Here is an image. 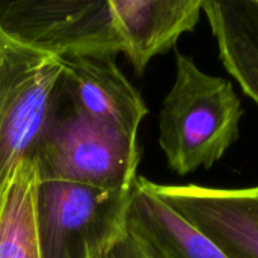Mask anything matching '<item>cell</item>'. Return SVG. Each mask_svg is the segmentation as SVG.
<instances>
[{
	"mask_svg": "<svg viewBox=\"0 0 258 258\" xmlns=\"http://www.w3.org/2000/svg\"><path fill=\"white\" fill-rule=\"evenodd\" d=\"M127 225L160 258H230L209 236L159 198L144 177H138L133 184Z\"/></svg>",
	"mask_w": 258,
	"mask_h": 258,
	"instance_id": "9c48e42d",
	"label": "cell"
},
{
	"mask_svg": "<svg viewBox=\"0 0 258 258\" xmlns=\"http://www.w3.org/2000/svg\"><path fill=\"white\" fill-rule=\"evenodd\" d=\"M245 110L230 80L204 73L177 51L175 80L159 115V144L172 172L210 169L239 139Z\"/></svg>",
	"mask_w": 258,
	"mask_h": 258,
	"instance_id": "6da1fadb",
	"label": "cell"
},
{
	"mask_svg": "<svg viewBox=\"0 0 258 258\" xmlns=\"http://www.w3.org/2000/svg\"><path fill=\"white\" fill-rule=\"evenodd\" d=\"M60 76V57L8 38L0 59V197L17 165L32 157L53 110Z\"/></svg>",
	"mask_w": 258,
	"mask_h": 258,
	"instance_id": "5b68a950",
	"label": "cell"
},
{
	"mask_svg": "<svg viewBox=\"0 0 258 258\" xmlns=\"http://www.w3.org/2000/svg\"><path fill=\"white\" fill-rule=\"evenodd\" d=\"M124 54L138 76L153 57L172 50L181 35L192 32L204 0H109Z\"/></svg>",
	"mask_w": 258,
	"mask_h": 258,
	"instance_id": "ba28073f",
	"label": "cell"
},
{
	"mask_svg": "<svg viewBox=\"0 0 258 258\" xmlns=\"http://www.w3.org/2000/svg\"><path fill=\"white\" fill-rule=\"evenodd\" d=\"M0 32L56 57L124 51L109 0H0Z\"/></svg>",
	"mask_w": 258,
	"mask_h": 258,
	"instance_id": "277c9868",
	"label": "cell"
},
{
	"mask_svg": "<svg viewBox=\"0 0 258 258\" xmlns=\"http://www.w3.org/2000/svg\"><path fill=\"white\" fill-rule=\"evenodd\" d=\"M224 68L258 106V0H204Z\"/></svg>",
	"mask_w": 258,
	"mask_h": 258,
	"instance_id": "30bf717a",
	"label": "cell"
},
{
	"mask_svg": "<svg viewBox=\"0 0 258 258\" xmlns=\"http://www.w3.org/2000/svg\"><path fill=\"white\" fill-rule=\"evenodd\" d=\"M6 44H8V38L0 32V59H2V56H3V53H5V47H6Z\"/></svg>",
	"mask_w": 258,
	"mask_h": 258,
	"instance_id": "4fadbf2b",
	"label": "cell"
},
{
	"mask_svg": "<svg viewBox=\"0 0 258 258\" xmlns=\"http://www.w3.org/2000/svg\"><path fill=\"white\" fill-rule=\"evenodd\" d=\"M132 189L39 181L36 228L41 258L100 257L127 228Z\"/></svg>",
	"mask_w": 258,
	"mask_h": 258,
	"instance_id": "3957f363",
	"label": "cell"
},
{
	"mask_svg": "<svg viewBox=\"0 0 258 258\" xmlns=\"http://www.w3.org/2000/svg\"><path fill=\"white\" fill-rule=\"evenodd\" d=\"M38 183L33 160H21L0 197V258H41L36 228Z\"/></svg>",
	"mask_w": 258,
	"mask_h": 258,
	"instance_id": "8fae6325",
	"label": "cell"
},
{
	"mask_svg": "<svg viewBox=\"0 0 258 258\" xmlns=\"http://www.w3.org/2000/svg\"><path fill=\"white\" fill-rule=\"evenodd\" d=\"M60 89L83 115L138 136L148 107L110 56L60 57Z\"/></svg>",
	"mask_w": 258,
	"mask_h": 258,
	"instance_id": "52a82bcc",
	"label": "cell"
},
{
	"mask_svg": "<svg viewBox=\"0 0 258 258\" xmlns=\"http://www.w3.org/2000/svg\"><path fill=\"white\" fill-rule=\"evenodd\" d=\"M97 258H160L156 249L127 225L119 239Z\"/></svg>",
	"mask_w": 258,
	"mask_h": 258,
	"instance_id": "7c38bea8",
	"label": "cell"
},
{
	"mask_svg": "<svg viewBox=\"0 0 258 258\" xmlns=\"http://www.w3.org/2000/svg\"><path fill=\"white\" fill-rule=\"evenodd\" d=\"M39 181L54 180L106 190H130L138 178V136L79 112L60 82L53 110L30 157Z\"/></svg>",
	"mask_w": 258,
	"mask_h": 258,
	"instance_id": "7a4b0ae2",
	"label": "cell"
},
{
	"mask_svg": "<svg viewBox=\"0 0 258 258\" xmlns=\"http://www.w3.org/2000/svg\"><path fill=\"white\" fill-rule=\"evenodd\" d=\"M150 189L230 258H258V187L159 184Z\"/></svg>",
	"mask_w": 258,
	"mask_h": 258,
	"instance_id": "8992f818",
	"label": "cell"
}]
</instances>
